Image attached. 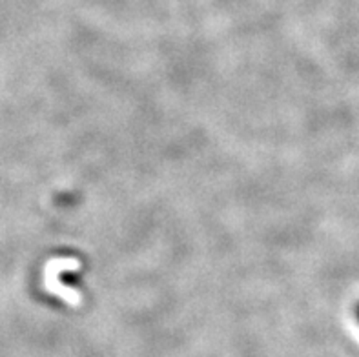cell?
<instances>
[{"instance_id": "obj_1", "label": "cell", "mask_w": 359, "mask_h": 357, "mask_svg": "<svg viewBox=\"0 0 359 357\" xmlns=\"http://www.w3.org/2000/svg\"><path fill=\"white\" fill-rule=\"evenodd\" d=\"M358 314H359V312H358Z\"/></svg>"}]
</instances>
